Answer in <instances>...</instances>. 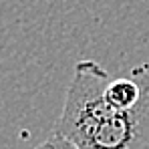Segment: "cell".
I'll return each mask as SVG.
<instances>
[{
  "mask_svg": "<svg viewBox=\"0 0 149 149\" xmlns=\"http://www.w3.org/2000/svg\"><path fill=\"white\" fill-rule=\"evenodd\" d=\"M141 97L135 107L113 111L89 129L74 145L79 149H149V65L135 67Z\"/></svg>",
  "mask_w": 149,
  "mask_h": 149,
  "instance_id": "obj_2",
  "label": "cell"
},
{
  "mask_svg": "<svg viewBox=\"0 0 149 149\" xmlns=\"http://www.w3.org/2000/svg\"><path fill=\"white\" fill-rule=\"evenodd\" d=\"M34 149H79L74 145L71 139H67L65 135H61V133H52L47 141H42L40 145H36Z\"/></svg>",
  "mask_w": 149,
  "mask_h": 149,
  "instance_id": "obj_4",
  "label": "cell"
},
{
  "mask_svg": "<svg viewBox=\"0 0 149 149\" xmlns=\"http://www.w3.org/2000/svg\"><path fill=\"white\" fill-rule=\"evenodd\" d=\"M105 97L109 101V105L117 111H125L137 105V101L141 97V85L139 79L131 73L129 77L121 79H111L107 89H105Z\"/></svg>",
  "mask_w": 149,
  "mask_h": 149,
  "instance_id": "obj_3",
  "label": "cell"
},
{
  "mask_svg": "<svg viewBox=\"0 0 149 149\" xmlns=\"http://www.w3.org/2000/svg\"><path fill=\"white\" fill-rule=\"evenodd\" d=\"M111 77L99 63L87 58L74 65L73 79L65 97V105L61 117L54 125V131L65 135L77 143L89 129L101 123L113 111L109 101L105 97V89Z\"/></svg>",
  "mask_w": 149,
  "mask_h": 149,
  "instance_id": "obj_1",
  "label": "cell"
}]
</instances>
